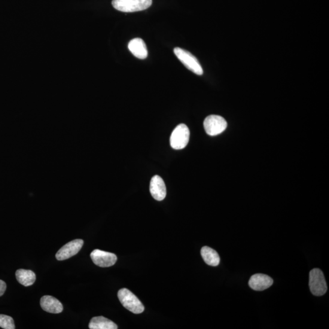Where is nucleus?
I'll return each instance as SVG.
<instances>
[{
  "label": "nucleus",
  "instance_id": "obj_6",
  "mask_svg": "<svg viewBox=\"0 0 329 329\" xmlns=\"http://www.w3.org/2000/svg\"><path fill=\"white\" fill-rule=\"evenodd\" d=\"M227 122L221 116L212 115L206 117L204 121L206 132L210 136H217L226 129Z\"/></svg>",
  "mask_w": 329,
  "mask_h": 329
},
{
  "label": "nucleus",
  "instance_id": "obj_1",
  "mask_svg": "<svg viewBox=\"0 0 329 329\" xmlns=\"http://www.w3.org/2000/svg\"><path fill=\"white\" fill-rule=\"evenodd\" d=\"M152 3V0H113L112 4L119 11L134 12L145 10Z\"/></svg>",
  "mask_w": 329,
  "mask_h": 329
},
{
  "label": "nucleus",
  "instance_id": "obj_8",
  "mask_svg": "<svg viewBox=\"0 0 329 329\" xmlns=\"http://www.w3.org/2000/svg\"><path fill=\"white\" fill-rule=\"evenodd\" d=\"M83 244L84 241L81 239H76L67 243L56 253V258L58 260H64L73 257L80 251Z\"/></svg>",
  "mask_w": 329,
  "mask_h": 329
},
{
  "label": "nucleus",
  "instance_id": "obj_16",
  "mask_svg": "<svg viewBox=\"0 0 329 329\" xmlns=\"http://www.w3.org/2000/svg\"><path fill=\"white\" fill-rule=\"evenodd\" d=\"M0 327L5 329H14L15 327L14 319L11 316L0 315Z\"/></svg>",
  "mask_w": 329,
  "mask_h": 329
},
{
  "label": "nucleus",
  "instance_id": "obj_4",
  "mask_svg": "<svg viewBox=\"0 0 329 329\" xmlns=\"http://www.w3.org/2000/svg\"><path fill=\"white\" fill-rule=\"evenodd\" d=\"M174 53L189 70L198 75L203 74V70L199 61L190 52L177 47L174 49Z\"/></svg>",
  "mask_w": 329,
  "mask_h": 329
},
{
  "label": "nucleus",
  "instance_id": "obj_13",
  "mask_svg": "<svg viewBox=\"0 0 329 329\" xmlns=\"http://www.w3.org/2000/svg\"><path fill=\"white\" fill-rule=\"evenodd\" d=\"M90 329H117V324L103 316L94 317L88 325Z\"/></svg>",
  "mask_w": 329,
  "mask_h": 329
},
{
  "label": "nucleus",
  "instance_id": "obj_11",
  "mask_svg": "<svg viewBox=\"0 0 329 329\" xmlns=\"http://www.w3.org/2000/svg\"><path fill=\"white\" fill-rule=\"evenodd\" d=\"M41 306L45 312L51 313H60L63 311L60 302L51 295H44L41 300Z\"/></svg>",
  "mask_w": 329,
  "mask_h": 329
},
{
  "label": "nucleus",
  "instance_id": "obj_2",
  "mask_svg": "<svg viewBox=\"0 0 329 329\" xmlns=\"http://www.w3.org/2000/svg\"><path fill=\"white\" fill-rule=\"evenodd\" d=\"M118 298L124 308L130 312L142 313L145 307L138 298L126 288L121 289L118 292Z\"/></svg>",
  "mask_w": 329,
  "mask_h": 329
},
{
  "label": "nucleus",
  "instance_id": "obj_7",
  "mask_svg": "<svg viewBox=\"0 0 329 329\" xmlns=\"http://www.w3.org/2000/svg\"><path fill=\"white\" fill-rule=\"evenodd\" d=\"M90 257L94 264L102 268L112 267L117 260L115 254L100 249H95L91 252Z\"/></svg>",
  "mask_w": 329,
  "mask_h": 329
},
{
  "label": "nucleus",
  "instance_id": "obj_15",
  "mask_svg": "<svg viewBox=\"0 0 329 329\" xmlns=\"http://www.w3.org/2000/svg\"><path fill=\"white\" fill-rule=\"evenodd\" d=\"M15 276L18 282L24 286H31L36 279V274L31 270H18Z\"/></svg>",
  "mask_w": 329,
  "mask_h": 329
},
{
  "label": "nucleus",
  "instance_id": "obj_10",
  "mask_svg": "<svg viewBox=\"0 0 329 329\" xmlns=\"http://www.w3.org/2000/svg\"><path fill=\"white\" fill-rule=\"evenodd\" d=\"M273 284L271 277L264 274H256L250 278L249 285L255 291H264Z\"/></svg>",
  "mask_w": 329,
  "mask_h": 329
},
{
  "label": "nucleus",
  "instance_id": "obj_5",
  "mask_svg": "<svg viewBox=\"0 0 329 329\" xmlns=\"http://www.w3.org/2000/svg\"><path fill=\"white\" fill-rule=\"evenodd\" d=\"M190 139V130L184 124H179L173 130L170 137V145L173 149H182L186 147Z\"/></svg>",
  "mask_w": 329,
  "mask_h": 329
},
{
  "label": "nucleus",
  "instance_id": "obj_17",
  "mask_svg": "<svg viewBox=\"0 0 329 329\" xmlns=\"http://www.w3.org/2000/svg\"><path fill=\"white\" fill-rule=\"evenodd\" d=\"M6 289V284L2 280H0V297L4 294Z\"/></svg>",
  "mask_w": 329,
  "mask_h": 329
},
{
  "label": "nucleus",
  "instance_id": "obj_9",
  "mask_svg": "<svg viewBox=\"0 0 329 329\" xmlns=\"http://www.w3.org/2000/svg\"><path fill=\"white\" fill-rule=\"evenodd\" d=\"M152 196L157 201H162L167 195V188L162 178L155 175L151 179L149 187Z\"/></svg>",
  "mask_w": 329,
  "mask_h": 329
},
{
  "label": "nucleus",
  "instance_id": "obj_12",
  "mask_svg": "<svg viewBox=\"0 0 329 329\" xmlns=\"http://www.w3.org/2000/svg\"><path fill=\"white\" fill-rule=\"evenodd\" d=\"M128 48L134 56L140 59H146L148 56V50L144 41L142 39L136 38L130 41Z\"/></svg>",
  "mask_w": 329,
  "mask_h": 329
},
{
  "label": "nucleus",
  "instance_id": "obj_3",
  "mask_svg": "<svg viewBox=\"0 0 329 329\" xmlns=\"http://www.w3.org/2000/svg\"><path fill=\"white\" fill-rule=\"evenodd\" d=\"M309 286L311 292L316 297H321L327 291V283L325 282L324 274L318 268L311 270L309 276Z\"/></svg>",
  "mask_w": 329,
  "mask_h": 329
},
{
  "label": "nucleus",
  "instance_id": "obj_14",
  "mask_svg": "<svg viewBox=\"0 0 329 329\" xmlns=\"http://www.w3.org/2000/svg\"><path fill=\"white\" fill-rule=\"evenodd\" d=\"M201 255L204 261L210 266L216 267L220 262L218 252L208 246H204L201 251Z\"/></svg>",
  "mask_w": 329,
  "mask_h": 329
}]
</instances>
